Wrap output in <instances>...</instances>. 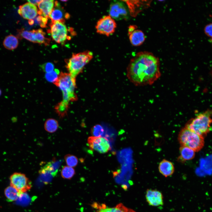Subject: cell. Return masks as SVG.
<instances>
[{
    "mask_svg": "<svg viewBox=\"0 0 212 212\" xmlns=\"http://www.w3.org/2000/svg\"><path fill=\"white\" fill-rule=\"evenodd\" d=\"M161 75L159 59L148 52H138L127 68V78L136 86L151 85Z\"/></svg>",
    "mask_w": 212,
    "mask_h": 212,
    "instance_id": "obj_1",
    "label": "cell"
},
{
    "mask_svg": "<svg viewBox=\"0 0 212 212\" xmlns=\"http://www.w3.org/2000/svg\"><path fill=\"white\" fill-rule=\"evenodd\" d=\"M53 83L62 93V100L55 106V109L58 115L63 117L67 114L70 102L76 101L78 99L74 92L76 87V78L69 73L61 72Z\"/></svg>",
    "mask_w": 212,
    "mask_h": 212,
    "instance_id": "obj_2",
    "label": "cell"
},
{
    "mask_svg": "<svg viewBox=\"0 0 212 212\" xmlns=\"http://www.w3.org/2000/svg\"><path fill=\"white\" fill-rule=\"evenodd\" d=\"M212 110H208L197 114L186 123L185 127L196 133L204 136L211 130Z\"/></svg>",
    "mask_w": 212,
    "mask_h": 212,
    "instance_id": "obj_3",
    "label": "cell"
},
{
    "mask_svg": "<svg viewBox=\"0 0 212 212\" xmlns=\"http://www.w3.org/2000/svg\"><path fill=\"white\" fill-rule=\"evenodd\" d=\"M92 52L87 50L78 53H73L72 57L66 60V67L69 73L76 78L82 71L84 67L92 59Z\"/></svg>",
    "mask_w": 212,
    "mask_h": 212,
    "instance_id": "obj_4",
    "label": "cell"
},
{
    "mask_svg": "<svg viewBox=\"0 0 212 212\" xmlns=\"http://www.w3.org/2000/svg\"><path fill=\"white\" fill-rule=\"evenodd\" d=\"M178 140L181 146L187 147L195 152H198L203 147L204 137L198 135L185 127L180 131Z\"/></svg>",
    "mask_w": 212,
    "mask_h": 212,
    "instance_id": "obj_5",
    "label": "cell"
},
{
    "mask_svg": "<svg viewBox=\"0 0 212 212\" xmlns=\"http://www.w3.org/2000/svg\"><path fill=\"white\" fill-rule=\"evenodd\" d=\"M50 27L48 32L57 43L63 44L67 39H70L71 37L68 35V30L64 23L58 21L51 22Z\"/></svg>",
    "mask_w": 212,
    "mask_h": 212,
    "instance_id": "obj_6",
    "label": "cell"
},
{
    "mask_svg": "<svg viewBox=\"0 0 212 212\" xmlns=\"http://www.w3.org/2000/svg\"><path fill=\"white\" fill-rule=\"evenodd\" d=\"M126 5L123 1H114L111 2L109 9V15L117 20L127 19L130 14Z\"/></svg>",
    "mask_w": 212,
    "mask_h": 212,
    "instance_id": "obj_7",
    "label": "cell"
},
{
    "mask_svg": "<svg viewBox=\"0 0 212 212\" xmlns=\"http://www.w3.org/2000/svg\"><path fill=\"white\" fill-rule=\"evenodd\" d=\"M116 27L115 20L109 15L104 16L99 20L95 28L97 33L109 37L114 32Z\"/></svg>",
    "mask_w": 212,
    "mask_h": 212,
    "instance_id": "obj_8",
    "label": "cell"
},
{
    "mask_svg": "<svg viewBox=\"0 0 212 212\" xmlns=\"http://www.w3.org/2000/svg\"><path fill=\"white\" fill-rule=\"evenodd\" d=\"M10 186L23 194L29 190L32 187L31 181L26 175L20 173H15L10 178Z\"/></svg>",
    "mask_w": 212,
    "mask_h": 212,
    "instance_id": "obj_9",
    "label": "cell"
},
{
    "mask_svg": "<svg viewBox=\"0 0 212 212\" xmlns=\"http://www.w3.org/2000/svg\"><path fill=\"white\" fill-rule=\"evenodd\" d=\"M21 37L33 43L45 45L49 44L50 39L45 37V33L42 29L31 31L21 30L20 32Z\"/></svg>",
    "mask_w": 212,
    "mask_h": 212,
    "instance_id": "obj_10",
    "label": "cell"
},
{
    "mask_svg": "<svg viewBox=\"0 0 212 212\" xmlns=\"http://www.w3.org/2000/svg\"><path fill=\"white\" fill-rule=\"evenodd\" d=\"M87 141L90 149L100 153H106L111 150L109 142L106 138L92 136L88 138Z\"/></svg>",
    "mask_w": 212,
    "mask_h": 212,
    "instance_id": "obj_11",
    "label": "cell"
},
{
    "mask_svg": "<svg viewBox=\"0 0 212 212\" xmlns=\"http://www.w3.org/2000/svg\"><path fill=\"white\" fill-rule=\"evenodd\" d=\"M36 6L29 2L20 6L18 10V14L24 19L29 20L33 19L38 14Z\"/></svg>",
    "mask_w": 212,
    "mask_h": 212,
    "instance_id": "obj_12",
    "label": "cell"
},
{
    "mask_svg": "<svg viewBox=\"0 0 212 212\" xmlns=\"http://www.w3.org/2000/svg\"><path fill=\"white\" fill-rule=\"evenodd\" d=\"M70 17V15L65 12L64 8L60 6L59 2L55 1L54 6L49 18L51 20V22L58 21L64 23L65 19H68Z\"/></svg>",
    "mask_w": 212,
    "mask_h": 212,
    "instance_id": "obj_13",
    "label": "cell"
},
{
    "mask_svg": "<svg viewBox=\"0 0 212 212\" xmlns=\"http://www.w3.org/2000/svg\"><path fill=\"white\" fill-rule=\"evenodd\" d=\"M146 200L150 206H157L163 204V197L161 193L156 190L148 189L145 195Z\"/></svg>",
    "mask_w": 212,
    "mask_h": 212,
    "instance_id": "obj_14",
    "label": "cell"
},
{
    "mask_svg": "<svg viewBox=\"0 0 212 212\" xmlns=\"http://www.w3.org/2000/svg\"><path fill=\"white\" fill-rule=\"evenodd\" d=\"M61 163L60 161L56 160L54 158L52 161L48 162L42 167L39 172L40 174L48 173L54 177L57 175Z\"/></svg>",
    "mask_w": 212,
    "mask_h": 212,
    "instance_id": "obj_15",
    "label": "cell"
},
{
    "mask_svg": "<svg viewBox=\"0 0 212 212\" xmlns=\"http://www.w3.org/2000/svg\"><path fill=\"white\" fill-rule=\"evenodd\" d=\"M55 5L53 0H41L38 4V14L47 18H49Z\"/></svg>",
    "mask_w": 212,
    "mask_h": 212,
    "instance_id": "obj_16",
    "label": "cell"
},
{
    "mask_svg": "<svg viewBox=\"0 0 212 212\" xmlns=\"http://www.w3.org/2000/svg\"><path fill=\"white\" fill-rule=\"evenodd\" d=\"M93 206L95 208L98 209L96 212H135L133 210L126 207L122 203H120L112 208H106L105 205H100L96 203Z\"/></svg>",
    "mask_w": 212,
    "mask_h": 212,
    "instance_id": "obj_17",
    "label": "cell"
},
{
    "mask_svg": "<svg viewBox=\"0 0 212 212\" xmlns=\"http://www.w3.org/2000/svg\"><path fill=\"white\" fill-rule=\"evenodd\" d=\"M128 34L130 42L134 46H138L142 45L145 40L144 34L140 30L135 29L128 32Z\"/></svg>",
    "mask_w": 212,
    "mask_h": 212,
    "instance_id": "obj_18",
    "label": "cell"
},
{
    "mask_svg": "<svg viewBox=\"0 0 212 212\" xmlns=\"http://www.w3.org/2000/svg\"><path fill=\"white\" fill-rule=\"evenodd\" d=\"M159 172L165 177L172 175L174 172L175 168L173 163L165 159L163 160L158 166Z\"/></svg>",
    "mask_w": 212,
    "mask_h": 212,
    "instance_id": "obj_19",
    "label": "cell"
},
{
    "mask_svg": "<svg viewBox=\"0 0 212 212\" xmlns=\"http://www.w3.org/2000/svg\"><path fill=\"white\" fill-rule=\"evenodd\" d=\"M180 155L177 160L181 163L193 159L195 156V152L192 149L186 146H181L179 148Z\"/></svg>",
    "mask_w": 212,
    "mask_h": 212,
    "instance_id": "obj_20",
    "label": "cell"
},
{
    "mask_svg": "<svg viewBox=\"0 0 212 212\" xmlns=\"http://www.w3.org/2000/svg\"><path fill=\"white\" fill-rule=\"evenodd\" d=\"M125 3L128 7L130 15L135 16L140 11L144 4L147 2H140V1H123Z\"/></svg>",
    "mask_w": 212,
    "mask_h": 212,
    "instance_id": "obj_21",
    "label": "cell"
},
{
    "mask_svg": "<svg viewBox=\"0 0 212 212\" xmlns=\"http://www.w3.org/2000/svg\"><path fill=\"white\" fill-rule=\"evenodd\" d=\"M22 194L11 186L6 187L4 190L5 196L7 200L10 202L16 200Z\"/></svg>",
    "mask_w": 212,
    "mask_h": 212,
    "instance_id": "obj_22",
    "label": "cell"
},
{
    "mask_svg": "<svg viewBox=\"0 0 212 212\" xmlns=\"http://www.w3.org/2000/svg\"><path fill=\"white\" fill-rule=\"evenodd\" d=\"M19 44L18 40L16 37L11 34L5 37L3 42V44L6 49L12 50L16 49Z\"/></svg>",
    "mask_w": 212,
    "mask_h": 212,
    "instance_id": "obj_23",
    "label": "cell"
},
{
    "mask_svg": "<svg viewBox=\"0 0 212 212\" xmlns=\"http://www.w3.org/2000/svg\"><path fill=\"white\" fill-rule=\"evenodd\" d=\"M59 127L58 121L53 118H49L45 121L44 124L45 130L47 132L52 133L55 132Z\"/></svg>",
    "mask_w": 212,
    "mask_h": 212,
    "instance_id": "obj_24",
    "label": "cell"
},
{
    "mask_svg": "<svg viewBox=\"0 0 212 212\" xmlns=\"http://www.w3.org/2000/svg\"><path fill=\"white\" fill-rule=\"evenodd\" d=\"M61 175L64 179H70L75 175V171L74 168L68 166H64L61 171Z\"/></svg>",
    "mask_w": 212,
    "mask_h": 212,
    "instance_id": "obj_25",
    "label": "cell"
},
{
    "mask_svg": "<svg viewBox=\"0 0 212 212\" xmlns=\"http://www.w3.org/2000/svg\"><path fill=\"white\" fill-rule=\"evenodd\" d=\"M64 160L67 166L74 167L78 163L77 158L75 156L69 154L66 155L64 157Z\"/></svg>",
    "mask_w": 212,
    "mask_h": 212,
    "instance_id": "obj_26",
    "label": "cell"
},
{
    "mask_svg": "<svg viewBox=\"0 0 212 212\" xmlns=\"http://www.w3.org/2000/svg\"><path fill=\"white\" fill-rule=\"evenodd\" d=\"M104 132L102 126L99 124L96 125L92 127L91 133L93 136L96 137H101Z\"/></svg>",
    "mask_w": 212,
    "mask_h": 212,
    "instance_id": "obj_27",
    "label": "cell"
},
{
    "mask_svg": "<svg viewBox=\"0 0 212 212\" xmlns=\"http://www.w3.org/2000/svg\"><path fill=\"white\" fill-rule=\"evenodd\" d=\"M59 73V70L55 69L50 72L46 73L45 78L49 81L54 83L57 79Z\"/></svg>",
    "mask_w": 212,
    "mask_h": 212,
    "instance_id": "obj_28",
    "label": "cell"
},
{
    "mask_svg": "<svg viewBox=\"0 0 212 212\" xmlns=\"http://www.w3.org/2000/svg\"><path fill=\"white\" fill-rule=\"evenodd\" d=\"M34 24L39 25L42 28L47 27V22L48 18L39 15L33 19Z\"/></svg>",
    "mask_w": 212,
    "mask_h": 212,
    "instance_id": "obj_29",
    "label": "cell"
},
{
    "mask_svg": "<svg viewBox=\"0 0 212 212\" xmlns=\"http://www.w3.org/2000/svg\"><path fill=\"white\" fill-rule=\"evenodd\" d=\"M41 67L43 70L46 73L50 72L54 70V65L51 62L44 64L41 66Z\"/></svg>",
    "mask_w": 212,
    "mask_h": 212,
    "instance_id": "obj_30",
    "label": "cell"
},
{
    "mask_svg": "<svg viewBox=\"0 0 212 212\" xmlns=\"http://www.w3.org/2000/svg\"><path fill=\"white\" fill-rule=\"evenodd\" d=\"M204 32L207 36L212 39V23L206 26L204 28Z\"/></svg>",
    "mask_w": 212,
    "mask_h": 212,
    "instance_id": "obj_31",
    "label": "cell"
},
{
    "mask_svg": "<svg viewBox=\"0 0 212 212\" xmlns=\"http://www.w3.org/2000/svg\"><path fill=\"white\" fill-rule=\"evenodd\" d=\"M41 0H28V2L34 5H38L39 3L41 2Z\"/></svg>",
    "mask_w": 212,
    "mask_h": 212,
    "instance_id": "obj_32",
    "label": "cell"
},
{
    "mask_svg": "<svg viewBox=\"0 0 212 212\" xmlns=\"http://www.w3.org/2000/svg\"><path fill=\"white\" fill-rule=\"evenodd\" d=\"M61 1H63V2H66L67 1V0H61Z\"/></svg>",
    "mask_w": 212,
    "mask_h": 212,
    "instance_id": "obj_33",
    "label": "cell"
},
{
    "mask_svg": "<svg viewBox=\"0 0 212 212\" xmlns=\"http://www.w3.org/2000/svg\"><path fill=\"white\" fill-rule=\"evenodd\" d=\"M1 90L0 89V96L1 95Z\"/></svg>",
    "mask_w": 212,
    "mask_h": 212,
    "instance_id": "obj_34",
    "label": "cell"
},
{
    "mask_svg": "<svg viewBox=\"0 0 212 212\" xmlns=\"http://www.w3.org/2000/svg\"><path fill=\"white\" fill-rule=\"evenodd\" d=\"M211 42H212V39H211Z\"/></svg>",
    "mask_w": 212,
    "mask_h": 212,
    "instance_id": "obj_35",
    "label": "cell"
}]
</instances>
